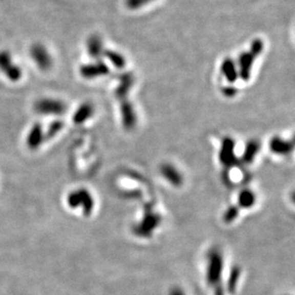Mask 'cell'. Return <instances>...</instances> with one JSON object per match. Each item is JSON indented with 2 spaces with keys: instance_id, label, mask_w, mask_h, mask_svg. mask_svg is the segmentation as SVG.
<instances>
[{
  "instance_id": "cb8c5ba5",
  "label": "cell",
  "mask_w": 295,
  "mask_h": 295,
  "mask_svg": "<svg viewBox=\"0 0 295 295\" xmlns=\"http://www.w3.org/2000/svg\"><path fill=\"white\" fill-rule=\"evenodd\" d=\"M153 0H127V6L130 10H138Z\"/></svg>"
},
{
  "instance_id": "9a60e30c",
  "label": "cell",
  "mask_w": 295,
  "mask_h": 295,
  "mask_svg": "<svg viewBox=\"0 0 295 295\" xmlns=\"http://www.w3.org/2000/svg\"><path fill=\"white\" fill-rule=\"evenodd\" d=\"M86 51L88 56L95 60L101 59L104 52L103 43L98 35H91L86 40Z\"/></svg>"
},
{
  "instance_id": "8992f818",
  "label": "cell",
  "mask_w": 295,
  "mask_h": 295,
  "mask_svg": "<svg viewBox=\"0 0 295 295\" xmlns=\"http://www.w3.org/2000/svg\"><path fill=\"white\" fill-rule=\"evenodd\" d=\"M67 202L71 208L81 207L85 216H89L94 209L95 202L91 193L86 188L72 191L67 198Z\"/></svg>"
},
{
  "instance_id": "484cf974",
  "label": "cell",
  "mask_w": 295,
  "mask_h": 295,
  "mask_svg": "<svg viewBox=\"0 0 295 295\" xmlns=\"http://www.w3.org/2000/svg\"><path fill=\"white\" fill-rule=\"evenodd\" d=\"M169 295H185V293L182 288H179V287H174V288L170 289Z\"/></svg>"
},
{
  "instance_id": "d4e9b609",
  "label": "cell",
  "mask_w": 295,
  "mask_h": 295,
  "mask_svg": "<svg viewBox=\"0 0 295 295\" xmlns=\"http://www.w3.org/2000/svg\"><path fill=\"white\" fill-rule=\"evenodd\" d=\"M237 92H238L237 88L230 85L223 87V89H222V94L226 98H233L234 96H236Z\"/></svg>"
},
{
  "instance_id": "5bb4252c",
  "label": "cell",
  "mask_w": 295,
  "mask_h": 295,
  "mask_svg": "<svg viewBox=\"0 0 295 295\" xmlns=\"http://www.w3.org/2000/svg\"><path fill=\"white\" fill-rule=\"evenodd\" d=\"M95 114V106L89 101H85L78 106L77 110L73 114L72 120L75 124L81 125L87 120H90Z\"/></svg>"
},
{
  "instance_id": "d6986e66",
  "label": "cell",
  "mask_w": 295,
  "mask_h": 295,
  "mask_svg": "<svg viewBox=\"0 0 295 295\" xmlns=\"http://www.w3.org/2000/svg\"><path fill=\"white\" fill-rule=\"evenodd\" d=\"M260 150V143L256 140H250L247 141L246 148L244 149V153L242 156V161L245 163H251L255 160V157Z\"/></svg>"
},
{
  "instance_id": "e0dca14e",
  "label": "cell",
  "mask_w": 295,
  "mask_h": 295,
  "mask_svg": "<svg viewBox=\"0 0 295 295\" xmlns=\"http://www.w3.org/2000/svg\"><path fill=\"white\" fill-rule=\"evenodd\" d=\"M221 73L229 85H233L239 78L237 64L231 57H225L223 60L221 64Z\"/></svg>"
},
{
  "instance_id": "52a82bcc",
  "label": "cell",
  "mask_w": 295,
  "mask_h": 295,
  "mask_svg": "<svg viewBox=\"0 0 295 295\" xmlns=\"http://www.w3.org/2000/svg\"><path fill=\"white\" fill-rule=\"evenodd\" d=\"M161 216L151 210L150 207L148 211L145 212L143 218L141 219V222L138 225L133 227V231L139 237H150L155 229L161 224Z\"/></svg>"
},
{
  "instance_id": "603a6c76",
  "label": "cell",
  "mask_w": 295,
  "mask_h": 295,
  "mask_svg": "<svg viewBox=\"0 0 295 295\" xmlns=\"http://www.w3.org/2000/svg\"><path fill=\"white\" fill-rule=\"evenodd\" d=\"M240 213V208L238 205H230L226 208L224 215H223V220L225 224H231L236 219L238 218Z\"/></svg>"
},
{
  "instance_id": "2e32d148",
  "label": "cell",
  "mask_w": 295,
  "mask_h": 295,
  "mask_svg": "<svg viewBox=\"0 0 295 295\" xmlns=\"http://www.w3.org/2000/svg\"><path fill=\"white\" fill-rule=\"evenodd\" d=\"M134 85V76L131 73H125L120 77V82L115 90L116 98L119 100L128 98V95Z\"/></svg>"
},
{
  "instance_id": "6da1fadb",
  "label": "cell",
  "mask_w": 295,
  "mask_h": 295,
  "mask_svg": "<svg viewBox=\"0 0 295 295\" xmlns=\"http://www.w3.org/2000/svg\"><path fill=\"white\" fill-rule=\"evenodd\" d=\"M264 47V41L261 38H255L250 44V48L241 53L236 64L239 78L242 80L248 81L250 79L255 59L258 58L262 54Z\"/></svg>"
},
{
  "instance_id": "ba28073f",
  "label": "cell",
  "mask_w": 295,
  "mask_h": 295,
  "mask_svg": "<svg viewBox=\"0 0 295 295\" xmlns=\"http://www.w3.org/2000/svg\"><path fill=\"white\" fill-rule=\"evenodd\" d=\"M80 77L85 79H95L98 77H106L110 73L108 64L101 59L95 60L93 62L82 64L78 68Z\"/></svg>"
},
{
  "instance_id": "5b68a950",
  "label": "cell",
  "mask_w": 295,
  "mask_h": 295,
  "mask_svg": "<svg viewBox=\"0 0 295 295\" xmlns=\"http://www.w3.org/2000/svg\"><path fill=\"white\" fill-rule=\"evenodd\" d=\"M30 56L36 67L43 72L51 70L54 65V58L49 49L41 43H35L30 47Z\"/></svg>"
},
{
  "instance_id": "44dd1931",
  "label": "cell",
  "mask_w": 295,
  "mask_h": 295,
  "mask_svg": "<svg viewBox=\"0 0 295 295\" xmlns=\"http://www.w3.org/2000/svg\"><path fill=\"white\" fill-rule=\"evenodd\" d=\"M241 272H242V269L239 266L235 265L232 267L231 270L229 272L228 279H227V284H226V289L230 294L235 293V291H236L238 282H239L240 277H241Z\"/></svg>"
},
{
  "instance_id": "3957f363",
  "label": "cell",
  "mask_w": 295,
  "mask_h": 295,
  "mask_svg": "<svg viewBox=\"0 0 295 295\" xmlns=\"http://www.w3.org/2000/svg\"><path fill=\"white\" fill-rule=\"evenodd\" d=\"M34 110L41 116L58 117L66 112L67 106L64 100L58 98H41L35 100Z\"/></svg>"
},
{
  "instance_id": "30bf717a",
  "label": "cell",
  "mask_w": 295,
  "mask_h": 295,
  "mask_svg": "<svg viewBox=\"0 0 295 295\" xmlns=\"http://www.w3.org/2000/svg\"><path fill=\"white\" fill-rule=\"evenodd\" d=\"M120 101V119H121L122 127L128 131L132 130L134 127H136L137 120H138L136 110L134 108L132 102L128 98L121 99Z\"/></svg>"
},
{
  "instance_id": "9c48e42d",
  "label": "cell",
  "mask_w": 295,
  "mask_h": 295,
  "mask_svg": "<svg viewBox=\"0 0 295 295\" xmlns=\"http://www.w3.org/2000/svg\"><path fill=\"white\" fill-rule=\"evenodd\" d=\"M235 141L230 137H226L222 141L219 152V161L227 168L234 166L238 162L235 154Z\"/></svg>"
},
{
  "instance_id": "277c9868",
  "label": "cell",
  "mask_w": 295,
  "mask_h": 295,
  "mask_svg": "<svg viewBox=\"0 0 295 295\" xmlns=\"http://www.w3.org/2000/svg\"><path fill=\"white\" fill-rule=\"evenodd\" d=\"M0 72L13 82L19 81L23 77L22 67L14 62V57L8 50H0Z\"/></svg>"
},
{
  "instance_id": "4316f807",
  "label": "cell",
  "mask_w": 295,
  "mask_h": 295,
  "mask_svg": "<svg viewBox=\"0 0 295 295\" xmlns=\"http://www.w3.org/2000/svg\"><path fill=\"white\" fill-rule=\"evenodd\" d=\"M214 295H225V289L223 288L222 284H219L218 286L215 287Z\"/></svg>"
},
{
  "instance_id": "7402d4cb",
  "label": "cell",
  "mask_w": 295,
  "mask_h": 295,
  "mask_svg": "<svg viewBox=\"0 0 295 295\" xmlns=\"http://www.w3.org/2000/svg\"><path fill=\"white\" fill-rule=\"evenodd\" d=\"M64 127V122L61 120H54L48 124L46 129H44L45 133V141H49L51 139L55 138L56 135L62 131Z\"/></svg>"
},
{
  "instance_id": "7c38bea8",
  "label": "cell",
  "mask_w": 295,
  "mask_h": 295,
  "mask_svg": "<svg viewBox=\"0 0 295 295\" xmlns=\"http://www.w3.org/2000/svg\"><path fill=\"white\" fill-rule=\"evenodd\" d=\"M161 174L171 185L175 187H180L183 183V177L182 173L176 168L171 163H162L161 165Z\"/></svg>"
},
{
  "instance_id": "8fae6325",
  "label": "cell",
  "mask_w": 295,
  "mask_h": 295,
  "mask_svg": "<svg viewBox=\"0 0 295 295\" xmlns=\"http://www.w3.org/2000/svg\"><path fill=\"white\" fill-rule=\"evenodd\" d=\"M45 141V133L43 124L35 122L29 130L26 137V145L30 150H36L40 148Z\"/></svg>"
},
{
  "instance_id": "4fadbf2b",
  "label": "cell",
  "mask_w": 295,
  "mask_h": 295,
  "mask_svg": "<svg viewBox=\"0 0 295 295\" xmlns=\"http://www.w3.org/2000/svg\"><path fill=\"white\" fill-rule=\"evenodd\" d=\"M268 148L271 153L285 156L290 154L293 151V142L288 140H285L281 137L275 136L273 138H271L268 142Z\"/></svg>"
},
{
  "instance_id": "ffe728a7",
  "label": "cell",
  "mask_w": 295,
  "mask_h": 295,
  "mask_svg": "<svg viewBox=\"0 0 295 295\" xmlns=\"http://www.w3.org/2000/svg\"><path fill=\"white\" fill-rule=\"evenodd\" d=\"M256 203V196L250 189L242 190L238 195V206L239 208L248 209L251 208Z\"/></svg>"
},
{
  "instance_id": "ac0fdd59",
  "label": "cell",
  "mask_w": 295,
  "mask_h": 295,
  "mask_svg": "<svg viewBox=\"0 0 295 295\" xmlns=\"http://www.w3.org/2000/svg\"><path fill=\"white\" fill-rule=\"evenodd\" d=\"M117 69H123L127 65V59L122 54L115 50L104 49L103 56Z\"/></svg>"
},
{
  "instance_id": "7a4b0ae2",
  "label": "cell",
  "mask_w": 295,
  "mask_h": 295,
  "mask_svg": "<svg viewBox=\"0 0 295 295\" xmlns=\"http://www.w3.org/2000/svg\"><path fill=\"white\" fill-rule=\"evenodd\" d=\"M224 269V258L222 253L217 249H212L207 257L206 281L209 286L216 287L221 284L222 274Z\"/></svg>"
}]
</instances>
